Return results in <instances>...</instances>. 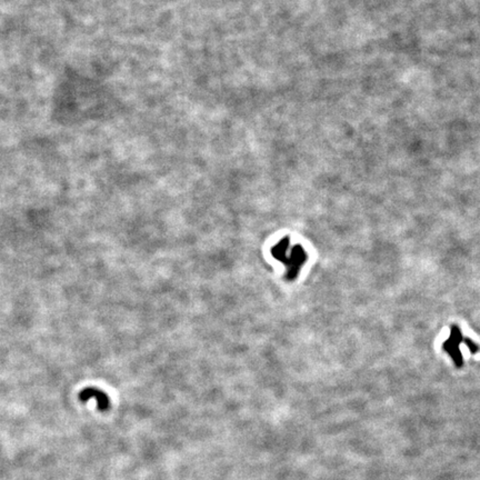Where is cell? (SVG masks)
I'll use <instances>...</instances> for the list:
<instances>
[{
	"label": "cell",
	"mask_w": 480,
	"mask_h": 480,
	"mask_svg": "<svg viewBox=\"0 0 480 480\" xmlns=\"http://www.w3.org/2000/svg\"><path fill=\"white\" fill-rule=\"evenodd\" d=\"M271 254L276 259L283 261L287 267V278L292 280L298 275L304 264L307 260V254L299 245L292 247L289 250V238L285 237L271 249Z\"/></svg>",
	"instance_id": "1"
},
{
	"label": "cell",
	"mask_w": 480,
	"mask_h": 480,
	"mask_svg": "<svg viewBox=\"0 0 480 480\" xmlns=\"http://www.w3.org/2000/svg\"><path fill=\"white\" fill-rule=\"evenodd\" d=\"M466 341L467 339L464 338L463 333H461L459 327L456 325H452L449 339H448L446 342H444V350L450 355L451 359L453 360V363L456 364L457 367H461L464 365V359H463V356H461V351H460V345L465 344Z\"/></svg>",
	"instance_id": "2"
},
{
	"label": "cell",
	"mask_w": 480,
	"mask_h": 480,
	"mask_svg": "<svg viewBox=\"0 0 480 480\" xmlns=\"http://www.w3.org/2000/svg\"><path fill=\"white\" fill-rule=\"evenodd\" d=\"M90 398H95L97 402V407L100 411H107L110 406V399L109 396L100 389L97 388H85L79 394V399L83 402L88 401Z\"/></svg>",
	"instance_id": "3"
}]
</instances>
